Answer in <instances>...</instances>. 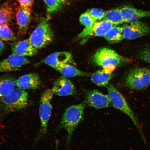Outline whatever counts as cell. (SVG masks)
<instances>
[{
    "mask_svg": "<svg viewBox=\"0 0 150 150\" xmlns=\"http://www.w3.org/2000/svg\"><path fill=\"white\" fill-rule=\"evenodd\" d=\"M85 104L84 103L73 105L66 110L56 130L57 132L63 129L67 132V150H69L71 138L74 131L83 120Z\"/></svg>",
    "mask_w": 150,
    "mask_h": 150,
    "instance_id": "obj_1",
    "label": "cell"
},
{
    "mask_svg": "<svg viewBox=\"0 0 150 150\" xmlns=\"http://www.w3.org/2000/svg\"><path fill=\"white\" fill-rule=\"evenodd\" d=\"M28 95L25 90L15 88L8 94L1 98L3 115L18 111L28 105Z\"/></svg>",
    "mask_w": 150,
    "mask_h": 150,
    "instance_id": "obj_2",
    "label": "cell"
},
{
    "mask_svg": "<svg viewBox=\"0 0 150 150\" xmlns=\"http://www.w3.org/2000/svg\"><path fill=\"white\" fill-rule=\"evenodd\" d=\"M54 94L52 89H47L41 96L39 108L40 126L35 138L34 145L45 135L47 131L48 123L52 115L51 100Z\"/></svg>",
    "mask_w": 150,
    "mask_h": 150,
    "instance_id": "obj_3",
    "label": "cell"
},
{
    "mask_svg": "<svg viewBox=\"0 0 150 150\" xmlns=\"http://www.w3.org/2000/svg\"><path fill=\"white\" fill-rule=\"evenodd\" d=\"M54 33L49 22V18H43L30 35V42L38 50L44 48L53 41Z\"/></svg>",
    "mask_w": 150,
    "mask_h": 150,
    "instance_id": "obj_4",
    "label": "cell"
},
{
    "mask_svg": "<svg viewBox=\"0 0 150 150\" xmlns=\"http://www.w3.org/2000/svg\"><path fill=\"white\" fill-rule=\"evenodd\" d=\"M93 58L96 64L102 67L109 74H112L124 61L123 58L117 52L108 48L99 49Z\"/></svg>",
    "mask_w": 150,
    "mask_h": 150,
    "instance_id": "obj_5",
    "label": "cell"
},
{
    "mask_svg": "<svg viewBox=\"0 0 150 150\" xmlns=\"http://www.w3.org/2000/svg\"><path fill=\"white\" fill-rule=\"evenodd\" d=\"M108 96L112 105L117 109L120 110L130 117L135 125L142 137V139L146 142V139L137 118L129 106L128 103L120 93L113 85H110L108 87Z\"/></svg>",
    "mask_w": 150,
    "mask_h": 150,
    "instance_id": "obj_6",
    "label": "cell"
},
{
    "mask_svg": "<svg viewBox=\"0 0 150 150\" xmlns=\"http://www.w3.org/2000/svg\"><path fill=\"white\" fill-rule=\"evenodd\" d=\"M150 69L137 68L129 72L125 79V85L131 89L142 90L149 85Z\"/></svg>",
    "mask_w": 150,
    "mask_h": 150,
    "instance_id": "obj_7",
    "label": "cell"
},
{
    "mask_svg": "<svg viewBox=\"0 0 150 150\" xmlns=\"http://www.w3.org/2000/svg\"><path fill=\"white\" fill-rule=\"evenodd\" d=\"M121 28L124 39L127 40L139 38L150 33L149 26L139 21L125 24Z\"/></svg>",
    "mask_w": 150,
    "mask_h": 150,
    "instance_id": "obj_8",
    "label": "cell"
},
{
    "mask_svg": "<svg viewBox=\"0 0 150 150\" xmlns=\"http://www.w3.org/2000/svg\"><path fill=\"white\" fill-rule=\"evenodd\" d=\"M29 63L30 61L26 57L12 54L0 61V73L17 71Z\"/></svg>",
    "mask_w": 150,
    "mask_h": 150,
    "instance_id": "obj_9",
    "label": "cell"
},
{
    "mask_svg": "<svg viewBox=\"0 0 150 150\" xmlns=\"http://www.w3.org/2000/svg\"><path fill=\"white\" fill-rule=\"evenodd\" d=\"M85 98L86 104L95 108H108L112 105L108 96L105 95L97 90H94L88 92Z\"/></svg>",
    "mask_w": 150,
    "mask_h": 150,
    "instance_id": "obj_10",
    "label": "cell"
},
{
    "mask_svg": "<svg viewBox=\"0 0 150 150\" xmlns=\"http://www.w3.org/2000/svg\"><path fill=\"white\" fill-rule=\"evenodd\" d=\"M52 89L54 94L59 96L74 95L76 92L72 82L63 76L55 80Z\"/></svg>",
    "mask_w": 150,
    "mask_h": 150,
    "instance_id": "obj_11",
    "label": "cell"
},
{
    "mask_svg": "<svg viewBox=\"0 0 150 150\" xmlns=\"http://www.w3.org/2000/svg\"><path fill=\"white\" fill-rule=\"evenodd\" d=\"M44 62L46 64L56 70L62 65L72 63L73 59L72 54L70 52H57L47 56Z\"/></svg>",
    "mask_w": 150,
    "mask_h": 150,
    "instance_id": "obj_12",
    "label": "cell"
},
{
    "mask_svg": "<svg viewBox=\"0 0 150 150\" xmlns=\"http://www.w3.org/2000/svg\"><path fill=\"white\" fill-rule=\"evenodd\" d=\"M113 24L107 21H97L91 29L83 30L79 35L80 38L90 36L104 37L106 33L113 27Z\"/></svg>",
    "mask_w": 150,
    "mask_h": 150,
    "instance_id": "obj_13",
    "label": "cell"
},
{
    "mask_svg": "<svg viewBox=\"0 0 150 150\" xmlns=\"http://www.w3.org/2000/svg\"><path fill=\"white\" fill-rule=\"evenodd\" d=\"M120 9L124 23H132L138 21L140 19L150 17V11L141 10L127 6Z\"/></svg>",
    "mask_w": 150,
    "mask_h": 150,
    "instance_id": "obj_14",
    "label": "cell"
},
{
    "mask_svg": "<svg viewBox=\"0 0 150 150\" xmlns=\"http://www.w3.org/2000/svg\"><path fill=\"white\" fill-rule=\"evenodd\" d=\"M41 84L40 77L35 73L24 75L16 80V86L23 90L38 88Z\"/></svg>",
    "mask_w": 150,
    "mask_h": 150,
    "instance_id": "obj_15",
    "label": "cell"
},
{
    "mask_svg": "<svg viewBox=\"0 0 150 150\" xmlns=\"http://www.w3.org/2000/svg\"><path fill=\"white\" fill-rule=\"evenodd\" d=\"M32 10L19 6L16 9V16L19 33L23 35L27 31L30 22Z\"/></svg>",
    "mask_w": 150,
    "mask_h": 150,
    "instance_id": "obj_16",
    "label": "cell"
},
{
    "mask_svg": "<svg viewBox=\"0 0 150 150\" xmlns=\"http://www.w3.org/2000/svg\"><path fill=\"white\" fill-rule=\"evenodd\" d=\"M11 50L12 54L24 57L33 56L38 52V50L32 45L28 39L13 43Z\"/></svg>",
    "mask_w": 150,
    "mask_h": 150,
    "instance_id": "obj_17",
    "label": "cell"
},
{
    "mask_svg": "<svg viewBox=\"0 0 150 150\" xmlns=\"http://www.w3.org/2000/svg\"><path fill=\"white\" fill-rule=\"evenodd\" d=\"M114 76V74H109L103 69L94 73L92 75L91 80L99 87H106Z\"/></svg>",
    "mask_w": 150,
    "mask_h": 150,
    "instance_id": "obj_18",
    "label": "cell"
},
{
    "mask_svg": "<svg viewBox=\"0 0 150 150\" xmlns=\"http://www.w3.org/2000/svg\"><path fill=\"white\" fill-rule=\"evenodd\" d=\"M65 78H73L77 76H87L89 74L87 73L78 70L76 67L69 64L61 66L56 69Z\"/></svg>",
    "mask_w": 150,
    "mask_h": 150,
    "instance_id": "obj_19",
    "label": "cell"
},
{
    "mask_svg": "<svg viewBox=\"0 0 150 150\" xmlns=\"http://www.w3.org/2000/svg\"><path fill=\"white\" fill-rule=\"evenodd\" d=\"M16 86V80L9 77L0 78V98L10 93Z\"/></svg>",
    "mask_w": 150,
    "mask_h": 150,
    "instance_id": "obj_20",
    "label": "cell"
},
{
    "mask_svg": "<svg viewBox=\"0 0 150 150\" xmlns=\"http://www.w3.org/2000/svg\"><path fill=\"white\" fill-rule=\"evenodd\" d=\"M103 20L109 21L115 26L124 23L120 8L112 9L105 12Z\"/></svg>",
    "mask_w": 150,
    "mask_h": 150,
    "instance_id": "obj_21",
    "label": "cell"
},
{
    "mask_svg": "<svg viewBox=\"0 0 150 150\" xmlns=\"http://www.w3.org/2000/svg\"><path fill=\"white\" fill-rule=\"evenodd\" d=\"M14 12L11 6L5 3L0 7V27L8 24L12 19Z\"/></svg>",
    "mask_w": 150,
    "mask_h": 150,
    "instance_id": "obj_22",
    "label": "cell"
},
{
    "mask_svg": "<svg viewBox=\"0 0 150 150\" xmlns=\"http://www.w3.org/2000/svg\"><path fill=\"white\" fill-rule=\"evenodd\" d=\"M104 37L111 44L120 42L124 39L121 27L117 26H114L112 27Z\"/></svg>",
    "mask_w": 150,
    "mask_h": 150,
    "instance_id": "obj_23",
    "label": "cell"
},
{
    "mask_svg": "<svg viewBox=\"0 0 150 150\" xmlns=\"http://www.w3.org/2000/svg\"><path fill=\"white\" fill-rule=\"evenodd\" d=\"M46 7L48 18L52 14L58 12L69 0H44Z\"/></svg>",
    "mask_w": 150,
    "mask_h": 150,
    "instance_id": "obj_24",
    "label": "cell"
},
{
    "mask_svg": "<svg viewBox=\"0 0 150 150\" xmlns=\"http://www.w3.org/2000/svg\"><path fill=\"white\" fill-rule=\"evenodd\" d=\"M16 37L8 24L0 27V39L4 41H13L16 40Z\"/></svg>",
    "mask_w": 150,
    "mask_h": 150,
    "instance_id": "obj_25",
    "label": "cell"
},
{
    "mask_svg": "<svg viewBox=\"0 0 150 150\" xmlns=\"http://www.w3.org/2000/svg\"><path fill=\"white\" fill-rule=\"evenodd\" d=\"M80 22L85 28V30L91 29L94 24L97 21L92 17L88 12L87 11L81 15L79 18Z\"/></svg>",
    "mask_w": 150,
    "mask_h": 150,
    "instance_id": "obj_26",
    "label": "cell"
},
{
    "mask_svg": "<svg viewBox=\"0 0 150 150\" xmlns=\"http://www.w3.org/2000/svg\"><path fill=\"white\" fill-rule=\"evenodd\" d=\"M87 12L97 22L100 21L104 18L105 12L100 9L93 8L89 9Z\"/></svg>",
    "mask_w": 150,
    "mask_h": 150,
    "instance_id": "obj_27",
    "label": "cell"
},
{
    "mask_svg": "<svg viewBox=\"0 0 150 150\" xmlns=\"http://www.w3.org/2000/svg\"><path fill=\"white\" fill-rule=\"evenodd\" d=\"M139 56L140 59L150 63V47L144 49L139 53Z\"/></svg>",
    "mask_w": 150,
    "mask_h": 150,
    "instance_id": "obj_28",
    "label": "cell"
},
{
    "mask_svg": "<svg viewBox=\"0 0 150 150\" xmlns=\"http://www.w3.org/2000/svg\"><path fill=\"white\" fill-rule=\"evenodd\" d=\"M20 6L23 8L31 9L32 8L35 0H18Z\"/></svg>",
    "mask_w": 150,
    "mask_h": 150,
    "instance_id": "obj_29",
    "label": "cell"
},
{
    "mask_svg": "<svg viewBox=\"0 0 150 150\" xmlns=\"http://www.w3.org/2000/svg\"><path fill=\"white\" fill-rule=\"evenodd\" d=\"M5 48V44L2 40L0 39V54L2 52Z\"/></svg>",
    "mask_w": 150,
    "mask_h": 150,
    "instance_id": "obj_30",
    "label": "cell"
},
{
    "mask_svg": "<svg viewBox=\"0 0 150 150\" xmlns=\"http://www.w3.org/2000/svg\"><path fill=\"white\" fill-rule=\"evenodd\" d=\"M149 80H150V84H149V85L150 86V72H149Z\"/></svg>",
    "mask_w": 150,
    "mask_h": 150,
    "instance_id": "obj_31",
    "label": "cell"
}]
</instances>
